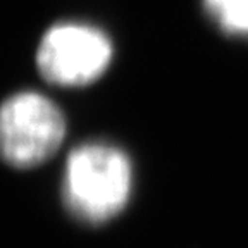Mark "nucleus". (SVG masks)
<instances>
[{
    "label": "nucleus",
    "mask_w": 248,
    "mask_h": 248,
    "mask_svg": "<svg viewBox=\"0 0 248 248\" xmlns=\"http://www.w3.org/2000/svg\"><path fill=\"white\" fill-rule=\"evenodd\" d=\"M131 183V162L123 150L107 143H85L66 160L62 200L78 221L100 224L124 209Z\"/></svg>",
    "instance_id": "obj_1"
},
{
    "label": "nucleus",
    "mask_w": 248,
    "mask_h": 248,
    "mask_svg": "<svg viewBox=\"0 0 248 248\" xmlns=\"http://www.w3.org/2000/svg\"><path fill=\"white\" fill-rule=\"evenodd\" d=\"M64 138V114L42 93H16L0 105V159L7 166H42L54 157Z\"/></svg>",
    "instance_id": "obj_2"
},
{
    "label": "nucleus",
    "mask_w": 248,
    "mask_h": 248,
    "mask_svg": "<svg viewBox=\"0 0 248 248\" xmlns=\"http://www.w3.org/2000/svg\"><path fill=\"white\" fill-rule=\"evenodd\" d=\"M112 61L104 31L85 23H59L43 35L36 52L40 76L50 85L85 86L97 81Z\"/></svg>",
    "instance_id": "obj_3"
},
{
    "label": "nucleus",
    "mask_w": 248,
    "mask_h": 248,
    "mask_svg": "<svg viewBox=\"0 0 248 248\" xmlns=\"http://www.w3.org/2000/svg\"><path fill=\"white\" fill-rule=\"evenodd\" d=\"M205 5L226 31L248 35V0H205Z\"/></svg>",
    "instance_id": "obj_4"
}]
</instances>
